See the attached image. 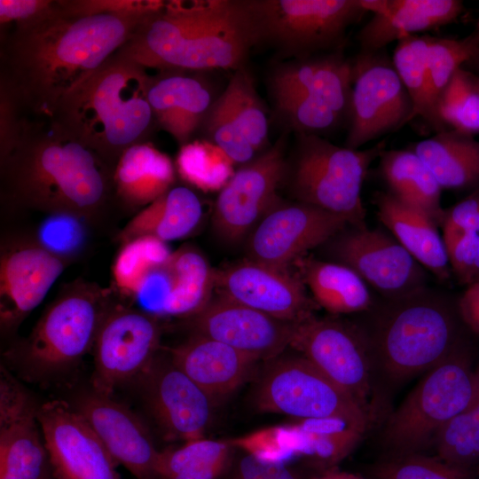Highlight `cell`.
<instances>
[{
  "mask_svg": "<svg viewBox=\"0 0 479 479\" xmlns=\"http://www.w3.org/2000/svg\"><path fill=\"white\" fill-rule=\"evenodd\" d=\"M145 18L72 16L59 7L36 23L13 27L1 40L0 82L25 113L50 118L60 99L117 52Z\"/></svg>",
  "mask_w": 479,
  "mask_h": 479,
  "instance_id": "6da1fadb",
  "label": "cell"
},
{
  "mask_svg": "<svg viewBox=\"0 0 479 479\" xmlns=\"http://www.w3.org/2000/svg\"><path fill=\"white\" fill-rule=\"evenodd\" d=\"M0 167L1 196L17 209L73 214L96 226L114 192V169L50 118L27 119Z\"/></svg>",
  "mask_w": 479,
  "mask_h": 479,
  "instance_id": "7a4b0ae2",
  "label": "cell"
},
{
  "mask_svg": "<svg viewBox=\"0 0 479 479\" xmlns=\"http://www.w3.org/2000/svg\"><path fill=\"white\" fill-rule=\"evenodd\" d=\"M256 45L245 1H166L117 51L145 68L239 69Z\"/></svg>",
  "mask_w": 479,
  "mask_h": 479,
  "instance_id": "3957f363",
  "label": "cell"
},
{
  "mask_svg": "<svg viewBox=\"0 0 479 479\" xmlns=\"http://www.w3.org/2000/svg\"><path fill=\"white\" fill-rule=\"evenodd\" d=\"M145 69L115 52L60 99L50 119L114 169L126 149L145 142L155 120Z\"/></svg>",
  "mask_w": 479,
  "mask_h": 479,
  "instance_id": "277c9868",
  "label": "cell"
},
{
  "mask_svg": "<svg viewBox=\"0 0 479 479\" xmlns=\"http://www.w3.org/2000/svg\"><path fill=\"white\" fill-rule=\"evenodd\" d=\"M361 326L374 370L403 381L426 373L443 362L464 340L458 303L425 287L406 295L375 302Z\"/></svg>",
  "mask_w": 479,
  "mask_h": 479,
  "instance_id": "5b68a950",
  "label": "cell"
},
{
  "mask_svg": "<svg viewBox=\"0 0 479 479\" xmlns=\"http://www.w3.org/2000/svg\"><path fill=\"white\" fill-rule=\"evenodd\" d=\"M114 303L112 290L74 280L62 287L30 334L5 356L29 380L65 372L93 349L100 326Z\"/></svg>",
  "mask_w": 479,
  "mask_h": 479,
  "instance_id": "8992f818",
  "label": "cell"
},
{
  "mask_svg": "<svg viewBox=\"0 0 479 479\" xmlns=\"http://www.w3.org/2000/svg\"><path fill=\"white\" fill-rule=\"evenodd\" d=\"M476 387V367L464 339L449 357L424 373L387 418L381 436L386 455L425 453L439 431L468 405Z\"/></svg>",
  "mask_w": 479,
  "mask_h": 479,
  "instance_id": "52a82bcc",
  "label": "cell"
},
{
  "mask_svg": "<svg viewBox=\"0 0 479 479\" xmlns=\"http://www.w3.org/2000/svg\"><path fill=\"white\" fill-rule=\"evenodd\" d=\"M385 141L366 149L336 145L317 135L297 134L285 181L295 201L344 216L349 225L366 226L361 198L364 180Z\"/></svg>",
  "mask_w": 479,
  "mask_h": 479,
  "instance_id": "ba28073f",
  "label": "cell"
},
{
  "mask_svg": "<svg viewBox=\"0 0 479 479\" xmlns=\"http://www.w3.org/2000/svg\"><path fill=\"white\" fill-rule=\"evenodd\" d=\"M353 62L340 51L277 67L270 89L283 121L296 134L322 136L349 118Z\"/></svg>",
  "mask_w": 479,
  "mask_h": 479,
  "instance_id": "9c48e42d",
  "label": "cell"
},
{
  "mask_svg": "<svg viewBox=\"0 0 479 479\" xmlns=\"http://www.w3.org/2000/svg\"><path fill=\"white\" fill-rule=\"evenodd\" d=\"M245 4L256 44L268 43L296 59L340 51L348 27L369 12L366 0H248Z\"/></svg>",
  "mask_w": 479,
  "mask_h": 479,
  "instance_id": "30bf717a",
  "label": "cell"
},
{
  "mask_svg": "<svg viewBox=\"0 0 479 479\" xmlns=\"http://www.w3.org/2000/svg\"><path fill=\"white\" fill-rule=\"evenodd\" d=\"M262 412L296 420L340 418L367 430L373 417L304 357L278 356L265 361L254 392Z\"/></svg>",
  "mask_w": 479,
  "mask_h": 479,
  "instance_id": "8fae6325",
  "label": "cell"
},
{
  "mask_svg": "<svg viewBox=\"0 0 479 479\" xmlns=\"http://www.w3.org/2000/svg\"><path fill=\"white\" fill-rule=\"evenodd\" d=\"M290 347L374 417L375 370L360 325L312 313L295 322Z\"/></svg>",
  "mask_w": 479,
  "mask_h": 479,
  "instance_id": "7c38bea8",
  "label": "cell"
},
{
  "mask_svg": "<svg viewBox=\"0 0 479 479\" xmlns=\"http://www.w3.org/2000/svg\"><path fill=\"white\" fill-rule=\"evenodd\" d=\"M322 246L333 262L350 268L384 299L428 286L427 270L381 229L349 224Z\"/></svg>",
  "mask_w": 479,
  "mask_h": 479,
  "instance_id": "4fadbf2b",
  "label": "cell"
},
{
  "mask_svg": "<svg viewBox=\"0 0 479 479\" xmlns=\"http://www.w3.org/2000/svg\"><path fill=\"white\" fill-rule=\"evenodd\" d=\"M159 318L115 302L105 317L93 346L90 388L112 396L132 383L161 350Z\"/></svg>",
  "mask_w": 479,
  "mask_h": 479,
  "instance_id": "5bb4252c",
  "label": "cell"
},
{
  "mask_svg": "<svg viewBox=\"0 0 479 479\" xmlns=\"http://www.w3.org/2000/svg\"><path fill=\"white\" fill-rule=\"evenodd\" d=\"M352 62V90L345 146L357 150L411 122L412 103L392 60L381 51H361Z\"/></svg>",
  "mask_w": 479,
  "mask_h": 479,
  "instance_id": "9a60e30c",
  "label": "cell"
},
{
  "mask_svg": "<svg viewBox=\"0 0 479 479\" xmlns=\"http://www.w3.org/2000/svg\"><path fill=\"white\" fill-rule=\"evenodd\" d=\"M166 441L205 437L216 403L161 349L132 382Z\"/></svg>",
  "mask_w": 479,
  "mask_h": 479,
  "instance_id": "2e32d148",
  "label": "cell"
},
{
  "mask_svg": "<svg viewBox=\"0 0 479 479\" xmlns=\"http://www.w3.org/2000/svg\"><path fill=\"white\" fill-rule=\"evenodd\" d=\"M286 138L279 140L235 170L219 191L212 216L219 238L232 243L252 232L278 201L277 190L287 173Z\"/></svg>",
  "mask_w": 479,
  "mask_h": 479,
  "instance_id": "e0dca14e",
  "label": "cell"
},
{
  "mask_svg": "<svg viewBox=\"0 0 479 479\" xmlns=\"http://www.w3.org/2000/svg\"><path fill=\"white\" fill-rule=\"evenodd\" d=\"M349 224L344 216L318 207L278 200L249 234L248 259L287 270Z\"/></svg>",
  "mask_w": 479,
  "mask_h": 479,
  "instance_id": "ac0fdd59",
  "label": "cell"
},
{
  "mask_svg": "<svg viewBox=\"0 0 479 479\" xmlns=\"http://www.w3.org/2000/svg\"><path fill=\"white\" fill-rule=\"evenodd\" d=\"M37 420L56 479H121L118 464L70 403L40 404Z\"/></svg>",
  "mask_w": 479,
  "mask_h": 479,
  "instance_id": "d6986e66",
  "label": "cell"
},
{
  "mask_svg": "<svg viewBox=\"0 0 479 479\" xmlns=\"http://www.w3.org/2000/svg\"><path fill=\"white\" fill-rule=\"evenodd\" d=\"M68 263L35 239L4 241L0 254V327L13 334L43 302Z\"/></svg>",
  "mask_w": 479,
  "mask_h": 479,
  "instance_id": "ffe728a7",
  "label": "cell"
},
{
  "mask_svg": "<svg viewBox=\"0 0 479 479\" xmlns=\"http://www.w3.org/2000/svg\"><path fill=\"white\" fill-rule=\"evenodd\" d=\"M38 406L1 365L0 479H56L37 420Z\"/></svg>",
  "mask_w": 479,
  "mask_h": 479,
  "instance_id": "44dd1931",
  "label": "cell"
},
{
  "mask_svg": "<svg viewBox=\"0 0 479 479\" xmlns=\"http://www.w3.org/2000/svg\"><path fill=\"white\" fill-rule=\"evenodd\" d=\"M202 126L207 140L222 149L233 164L241 166L261 153L268 140L269 121L246 67L234 71Z\"/></svg>",
  "mask_w": 479,
  "mask_h": 479,
  "instance_id": "7402d4cb",
  "label": "cell"
},
{
  "mask_svg": "<svg viewBox=\"0 0 479 479\" xmlns=\"http://www.w3.org/2000/svg\"><path fill=\"white\" fill-rule=\"evenodd\" d=\"M185 320L192 334L218 341L264 362L290 347L295 324L219 294L212 296L201 310Z\"/></svg>",
  "mask_w": 479,
  "mask_h": 479,
  "instance_id": "603a6c76",
  "label": "cell"
},
{
  "mask_svg": "<svg viewBox=\"0 0 479 479\" xmlns=\"http://www.w3.org/2000/svg\"><path fill=\"white\" fill-rule=\"evenodd\" d=\"M70 404L92 428L118 465L137 479H159L160 450L147 426L128 406L91 388L76 394Z\"/></svg>",
  "mask_w": 479,
  "mask_h": 479,
  "instance_id": "cb8c5ba5",
  "label": "cell"
},
{
  "mask_svg": "<svg viewBox=\"0 0 479 479\" xmlns=\"http://www.w3.org/2000/svg\"><path fill=\"white\" fill-rule=\"evenodd\" d=\"M217 294L276 318L298 322L316 302L300 276L253 260L215 271Z\"/></svg>",
  "mask_w": 479,
  "mask_h": 479,
  "instance_id": "d4e9b609",
  "label": "cell"
},
{
  "mask_svg": "<svg viewBox=\"0 0 479 479\" xmlns=\"http://www.w3.org/2000/svg\"><path fill=\"white\" fill-rule=\"evenodd\" d=\"M166 350L216 404L244 383L258 362L227 344L198 334Z\"/></svg>",
  "mask_w": 479,
  "mask_h": 479,
  "instance_id": "484cf974",
  "label": "cell"
},
{
  "mask_svg": "<svg viewBox=\"0 0 479 479\" xmlns=\"http://www.w3.org/2000/svg\"><path fill=\"white\" fill-rule=\"evenodd\" d=\"M464 11L459 0H386L382 12L357 35L362 52H378L389 43L455 21Z\"/></svg>",
  "mask_w": 479,
  "mask_h": 479,
  "instance_id": "4316f807",
  "label": "cell"
},
{
  "mask_svg": "<svg viewBox=\"0 0 479 479\" xmlns=\"http://www.w3.org/2000/svg\"><path fill=\"white\" fill-rule=\"evenodd\" d=\"M379 220L426 270L442 281L452 274L447 252L437 225L423 211L389 192L373 196Z\"/></svg>",
  "mask_w": 479,
  "mask_h": 479,
  "instance_id": "83f0119b",
  "label": "cell"
},
{
  "mask_svg": "<svg viewBox=\"0 0 479 479\" xmlns=\"http://www.w3.org/2000/svg\"><path fill=\"white\" fill-rule=\"evenodd\" d=\"M147 98L155 121L181 145L203 124L215 101L204 82L175 73L153 77Z\"/></svg>",
  "mask_w": 479,
  "mask_h": 479,
  "instance_id": "f1b7e54d",
  "label": "cell"
},
{
  "mask_svg": "<svg viewBox=\"0 0 479 479\" xmlns=\"http://www.w3.org/2000/svg\"><path fill=\"white\" fill-rule=\"evenodd\" d=\"M174 182L170 158L147 142L126 149L113 171L114 192L130 208L149 205L171 189Z\"/></svg>",
  "mask_w": 479,
  "mask_h": 479,
  "instance_id": "f546056e",
  "label": "cell"
},
{
  "mask_svg": "<svg viewBox=\"0 0 479 479\" xmlns=\"http://www.w3.org/2000/svg\"><path fill=\"white\" fill-rule=\"evenodd\" d=\"M203 208L198 195L186 186H173L145 206L126 224L117 236L124 245L140 237L163 242L190 235L200 224Z\"/></svg>",
  "mask_w": 479,
  "mask_h": 479,
  "instance_id": "4dcf8cb0",
  "label": "cell"
},
{
  "mask_svg": "<svg viewBox=\"0 0 479 479\" xmlns=\"http://www.w3.org/2000/svg\"><path fill=\"white\" fill-rule=\"evenodd\" d=\"M409 149L429 169L443 190L479 187V141L474 136L447 129Z\"/></svg>",
  "mask_w": 479,
  "mask_h": 479,
  "instance_id": "1f68e13d",
  "label": "cell"
},
{
  "mask_svg": "<svg viewBox=\"0 0 479 479\" xmlns=\"http://www.w3.org/2000/svg\"><path fill=\"white\" fill-rule=\"evenodd\" d=\"M295 263L316 304L330 314L367 312L374 306L368 286L350 268L310 256H302Z\"/></svg>",
  "mask_w": 479,
  "mask_h": 479,
  "instance_id": "d6a6232c",
  "label": "cell"
},
{
  "mask_svg": "<svg viewBox=\"0 0 479 479\" xmlns=\"http://www.w3.org/2000/svg\"><path fill=\"white\" fill-rule=\"evenodd\" d=\"M378 160L380 174L389 192L442 226L445 216L441 203L443 189L420 157L411 149H385Z\"/></svg>",
  "mask_w": 479,
  "mask_h": 479,
  "instance_id": "836d02e7",
  "label": "cell"
},
{
  "mask_svg": "<svg viewBox=\"0 0 479 479\" xmlns=\"http://www.w3.org/2000/svg\"><path fill=\"white\" fill-rule=\"evenodd\" d=\"M300 442V458L321 472L335 468L360 443L367 429L347 420L322 418L293 423Z\"/></svg>",
  "mask_w": 479,
  "mask_h": 479,
  "instance_id": "e575fe53",
  "label": "cell"
},
{
  "mask_svg": "<svg viewBox=\"0 0 479 479\" xmlns=\"http://www.w3.org/2000/svg\"><path fill=\"white\" fill-rule=\"evenodd\" d=\"M233 448L229 440L204 437L161 450L159 479H222L234 460Z\"/></svg>",
  "mask_w": 479,
  "mask_h": 479,
  "instance_id": "d590c367",
  "label": "cell"
},
{
  "mask_svg": "<svg viewBox=\"0 0 479 479\" xmlns=\"http://www.w3.org/2000/svg\"><path fill=\"white\" fill-rule=\"evenodd\" d=\"M177 285L164 317L187 318L201 310L215 290V270L201 253L184 247L172 252Z\"/></svg>",
  "mask_w": 479,
  "mask_h": 479,
  "instance_id": "8d00e7d4",
  "label": "cell"
},
{
  "mask_svg": "<svg viewBox=\"0 0 479 479\" xmlns=\"http://www.w3.org/2000/svg\"><path fill=\"white\" fill-rule=\"evenodd\" d=\"M476 372L473 399L439 431L433 444L439 459L475 475L479 467V365Z\"/></svg>",
  "mask_w": 479,
  "mask_h": 479,
  "instance_id": "74e56055",
  "label": "cell"
},
{
  "mask_svg": "<svg viewBox=\"0 0 479 479\" xmlns=\"http://www.w3.org/2000/svg\"><path fill=\"white\" fill-rule=\"evenodd\" d=\"M429 35H409L397 41L393 51V66L407 90L412 103V120L421 117L436 131L428 93V51Z\"/></svg>",
  "mask_w": 479,
  "mask_h": 479,
  "instance_id": "f35d334b",
  "label": "cell"
},
{
  "mask_svg": "<svg viewBox=\"0 0 479 479\" xmlns=\"http://www.w3.org/2000/svg\"><path fill=\"white\" fill-rule=\"evenodd\" d=\"M479 49V34L475 31L461 38L430 36L428 51V93L436 131L444 130L436 114V101L457 70L472 59Z\"/></svg>",
  "mask_w": 479,
  "mask_h": 479,
  "instance_id": "ab89813d",
  "label": "cell"
},
{
  "mask_svg": "<svg viewBox=\"0 0 479 479\" xmlns=\"http://www.w3.org/2000/svg\"><path fill=\"white\" fill-rule=\"evenodd\" d=\"M232 166L222 149L207 139L182 145L177 159L180 177L205 192L220 191L234 174Z\"/></svg>",
  "mask_w": 479,
  "mask_h": 479,
  "instance_id": "60d3db41",
  "label": "cell"
},
{
  "mask_svg": "<svg viewBox=\"0 0 479 479\" xmlns=\"http://www.w3.org/2000/svg\"><path fill=\"white\" fill-rule=\"evenodd\" d=\"M475 77L461 67L440 94L436 114L444 129L451 127L472 136L479 133V91Z\"/></svg>",
  "mask_w": 479,
  "mask_h": 479,
  "instance_id": "b9f144b4",
  "label": "cell"
},
{
  "mask_svg": "<svg viewBox=\"0 0 479 479\" xmlns=\"http://www.w3.org/2000/svg\"><path fill=\"white\" fill-rule=\"evenodd\" d=\"M171 253L166 242L153 237H140L122 245L113 265L118 291L131 298L144 277Z\"/></svg>",
  "mask_w": 479,
  "mask_h": 479,
  "instance_id": "7bdbcfd3",
  "label": "cell"
},
{
  "mask_svg": "<svg viewBox=\"0 0 479 479\" xmlns=\"http://www.w3.org/2000/svg\"><path fill=\"white\" fill-rule=\"evenodd\" d=\"M369 479H475V474L449 465L436 455H386L369 469Z\"/></svg>",
  "mask_w": 479,
  "mask_h": 479,
  "instance_id": "ee69618b",
  "label": "cell"
},
{
  "mask_svg": "<svg viewBox=\"0 0 479 479\" xmlns=\"http://www.w3.org/2000/svg\"><path fill=\"white\" fill-rule=\"evenodd\" d=\"M234 448L255 459L283 464L300 458V442L294 424L271 426L229 440Z\"/></svg>",
  "mask_w": 479,
  "mask_h": 479,
  "instance_id": "f6af8a7d",
  "label": "cell"
},
{
  "mask_svg": "<svg viewBox=\"0 0 479 479\" xmlns=\"http://www.w3.org/2000/svg\"><path fill=\"white\" fill-rule=\"evenodd\" d=\"M35 240L55 255L69 263L82 253L91 224L68 213L45 214Z\"/></svg>",
  "mask_w": 479,
  "mask_h": 479,
  "instance_id": "bcb514c9",
  "label": "cell"
},
{
  "mask_svg": "<svg viewBox=\"0 0 479 479\" xmlns=\"http://www.w3.org/2000/svg\"><path fill=\"white\" fill-rule=\"evenodd\" d=\"M177 285V274L169 257L154 266L141 280L131 299L137 309L156 318L164 317Z\"/></svg>",
  "mask_w": 479,
  "mask_h": 479,
  "instance_id": "7dc6e473",
  "label": "cell"
},
{
  "mask_svg": "<svg viewBox=\"0 0 479 479\" xmlns=\"http://www.w3.org/2000/svg\"><path fill=\"white\" fill-rule=\"evenodd\" d=\"M166 1L159 0H59L61 11L72 16L114 14L145 18L159 12Z\"/></svg>",
  "mask_w": 479,
  "mask_h": 479,
  "instance_id": "c3c4849f",
  "label": "cell"
},
{
  "mask_svg": "<svg viewBox=\"0 0 479 479\" xmlns=\"http://www.w3.org/2000/svg\"><path fill=\"white\" fill-rule=\"evenodd\" d=\"M452 272L462 285L474 280L479 260V233L443 238Z\"/></svg>",
  "mask_w": 479,
  "mask_h": 479,
  "instance_id": "681fc988",
  "label": "cell"
},
{
  "mask_svg": "<svg viewBox=\"0 0 479 479\" xmlns=\"http://www.w3.org/2000/svg\"><path fill=\"white\" fill-rule=\"evenodd\" d=\"M26 120L25 111L12 90L0 82V158L15 146Z\"/></svg>",
  "mask_w": 479,
  "mask_h": 479,
  "instance_id": "f907efd6",
  "label": "cell"
},
{
  "mask_svg": "<svg viewBox=\"0 0 479 479\" xmlns=\"http://www.w3.org/2000/svg\"><path fill=\"white\" fill-rule=\"evenodd\" d=\"M59 10L57 1L51 0H1L0 22L2 27L12 24L23 27L36 23Z\"/></svg>",
  "mask_w": 479,
  "mask_h": 479,
  "instance_id": "816d5d0a",
  "label": "cell"
},
{
  "mask_svg": "<svg viewBox=\"0 0 479 479\" xmlns=\"http://www.w3.org/2000/svg\"><path fill=\"white\" fill-rule=\"evenodd\" d=\"M441 227L443 238L479 233V187L449 209H445Z\"/></svg>",
  "mask_w": 479,
  "mask_h": 479,
  "instance_id": "f5cc1de1",
  "label": "cell"
},
{
  "mask_svg": "<svg viewBox=\"0 0 479 479\" xmlns=\"http://www.w3.org/2000/svg\"><path fill=\"white\" fill-rule=\"evenodd\" d=\"M222 479H299L287 465L268 463L244 453Z\"/></svg>",
  "mask_w": 479,
  "mask_h": 479,
  "instance_id": "db71d44e",
  "label": "cell"
},
{
  "mask_svg": "<svg viewBox=\"0 0 479 479\" xmlns=\"http://www.w3.org/2000/svg\"><path fill=\"white\" fill-rule=\"evenodd\" d=\"M457 303L462 322L479 335V281L469 284Z\"/></svg>",
  "mask_w": 479,
  "mask_h": 479,
  "instance_id": "11a10c76",
  "label": "cell"
},
{
  "mask_svg": "<svg viewBox=\"0 0 479 479\" xmlns=\"http://www.w3.org/2000/svg\"><path fill=\"white\" fill-rule=\"evenodd\" d=\"M310 479H369V478L357 475V474L341 471L335 467V468H332V469L321 472L320 474L311 477Z\"/></svg>",
  "mask_w": 479,
  "mask_h": 479,
  "instance_id": "9f6ffc18",
  "label": "cell"
},
{
  "mask_svg": "<svg viewBox=\"0 0 479 479\" xmlns=\"http://www.w3.org/2000/svg\"><path fill=\"white\" fill-rule=\"evenodd\" d=\"M467 63H470L479 72V49L477 52L475 53V55L472 58V59L468 61Z\"/></svg>",
  "mask_w": 479,
  "mask_h": 479,
  "instance_id": "6f0895ef",
  "label": "cell"
},
{
  "mask_svg": "<svg viewBox=\"0 0 479 479\" xmlns=\"http://www.w3.org/2000/svg\"><path fill=\"white\" fill-rule=\"evenodd\" d=\"M476 281H479V260H478V263H477L474 280H473L472 283L476 282Z\"/></svg>",
  "mask_w": 479,
  "mask_h": 479,
  "instance_id": "680465c9",
  "label": "cell"
},
{
  "mask_svg": "<svg viewBox=\"0 0 479 479\" xmlns=\"http://www.w3.org/2000/svg\"><path fill=\"white\" fill-rule=\"evenodd\" d=\"M475 82L476 89L479 91V77H475Z\"/></svg>",
  "mask_w": 479,
  "mask_h": 479,
  "instance_id": "91938a15",
  "label": "cell"
},
{
  "mask_svg": "<svg viewBox=\"0 0 479 479\" xmlns=\"http://www.w3.org/2000/svg\"><path fill=\"white\" fill-rule=\"evenodd\" d=\"M475 32L479 33V17L477 19L476 27H475Z\"/></svg>",
  "mask_w": 479,
  "mask_h": 479,
  "instance_id": "94428289",
  "label": "cell"
},
{
  "mask_svg": "<svg viewBox=\"0 0 479 479\" xmlns=\"http://www.w3.org/2000/svg\"><path fill=\"white\" fill-rule=\"evenodd\" d=\"M475 479H479V467H478V469L476 471Z\"/></svg>",
  "mask_w": 479,
  "mask_h": 479,
  "instance_id": "6125c7cd",
  "label": "cell"
}]
</instances>
